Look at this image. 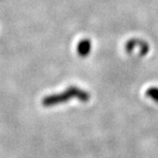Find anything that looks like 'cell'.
Wrapping results in <instances>:
<instances>
[{
	"instance_id": "cell-1",
	"label": "cell",
	"mask_w": 158,
	"mask_h": 158,
	"mask_svg": "<svg viewBox=\"0 0 158 158\" xmlns=\"http://www.w3.org/2000/svg\"><path fill=\"white\" fill-rule=\"evenodd\" d=\"M72 99H77L85 103L91 99V95H89L88 92L84 91V89L75 86H72L60 94L45 96L42 99V105L44 107L50 108L56 105H60L62 103H66Z\"/></svg>"
},
{
	"instance_id": "cell-2",
	"label": "cell",
	"mask_w": 158,
	"mask_h": 158,
	"mask_svg": "<svg viewBox=\"0 0 158 158\" xmlns=\"http://www.w3.org/2000/svg\"><path fill=\"white\" fill-rule=\"evenodd\" d=\"M138 49V54L140 56H144L147 53L149 52L150 51V46L149 44L147 43L144 40L141 39H137V38H134V39H131L127 42L126 44V51L128 53H133L135 49Z\"/></svg>"
},
{
	"instance_id": "cell-3",
	"label": "cell",
	"mask_w": 158,
	"mask_h": 158,
	"mask_svg": "<svg viewBox=\"0 0 158 158\" xmlns=\"http://www.w3.org/2000/svg\"><path fill=\"white\" fill-rule=\"evenodd\" d=\"M92 50V42L89 39H82L81 41H79L76 47L77 53L81 56V57H86L89 54Z\"/></svg>"
},
{
	"instance_id": "cell-4",
	"label": "cell",
	"mask_w": 158,
	"mask_h": 158,
	"mask_svg": "<svg viewBox=\"0 0 158 158\" xmlns=\"http://www.w3.org/2000/svg\"><path fill=\"white\" fill-rule=\"evenodd\" d=\"M146 94L148 97L152 99L154 102L158 103V87H152L147 89Z\"/></svg>"
}]
</instances>
